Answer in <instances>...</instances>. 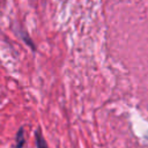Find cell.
Here are the masks:
<instances>
[{"instance_id": "7a4b0ae2", "label": "cell", "mask_w": 148, "mask_h": 148, "mask_svg": "<svg viewBox=\"0 0 148 148\" xmlns=\"http://www.w3.org/2000/svg\"><path fill=\"white\" fill-rule=\"evenodd\" d=\"M35 136H36V146H37V148H49L47 143H46V141H45V139H44V136H43V134L40 133L39 130L36 131Z\"/></svg>"}, {"instance_id": "3957f363", "label": "cell", "mask_w": 148, "mask_h": 148, "mask_svg": "<svg viewBox=\"0 0 148 148\" xmlns=\"http://www.w3.org/2000/svg\"><path fill=\"white\" fill-rule=\"evenodd\" d=\"M3 2H5V0H0V8H1V6H2Z\"/></svg>"}, {"instance_id": "6da1fadb", "label": "cell", "mask_w": 148, "mask_h": 148, "mask_svg": "<svg viewBox=\"0 0 148 148\" xmlns=\"http://www.w3.org/2000/svg\"><path fill=\"white\" fill-rule=\"evenodd\" d=\"M24 142H25V139H24V130L23 127H21L16 134V138H15V148H23L24 146Z\"/></svg>"}]
</instances>
